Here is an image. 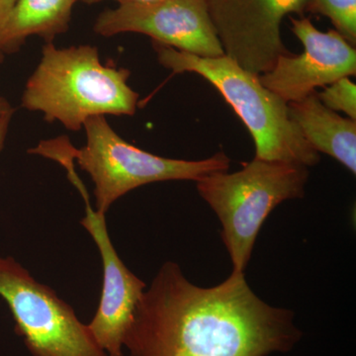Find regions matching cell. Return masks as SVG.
I'll use <instances>...</instances> for the list:
<instances>
[{
	"mask_svg": "<svg viewBox=\"0 0 356 356\" xmlns=\"http://www.w3.org/2000/svg\"><path fill=\"white\" fill-rule=\"evenodd\" d=\"M130 74L127 69L103 65L95 46L60 49L48 42L26 83L21 106L70 131L81 130L90 117L133 116L139 93L129 86Z\"/></svg>",
	"mask_w": 356,
	"mask_h": 356,
	"instance_id": "cell-2",
	"label": "cell"
},
{
	"mask_svg": "<svg viewBox=\"0 0 356 356\" xmlns=\"http://www.w3.org/2000/svg\"><path fill=\"white\" fill-rule=\"evenodd\" d=\"M159 64L175 74L194 72L221 93L250 131L255 159L314 166L318 153L288 113V105L261 83L259 76L243 70L224 55L203 58L153 41Z\"/></svg>",
	"mask_w": 356,
	"mask_h": 356,
	"instance_id": "cell-3",
	"label": "cell"
},
{
	"mask_svg": "<svg viewBox=\"0 0 356 356\" xmlns=\"http://www.w3.org/2000/svg\"><path fill=\"white\" fill-rule=\"evenodd\" d=\"M79 0H17L0 26V51H19L28 37L53 42L69 30L72 8Z\"/></svg>",
	"mask_w": 356,
	"mask_h": 356,
	"instance_id": "cell-12",
	"label": "cell"
},
{
	"mask_svg": "<svg viewBox=\"0 0 356 356\" xmlns=\"http://www.w3.org/2000/svg\"><path fill=\"white\" fill-rule=\"evenodd\" d=\"M293 313L266 303L245 273L199 287L166 261L136 308L129 356H266L298 341Z\"/></svg>",
	"mask_w": 356,
	"mask_h": 356,
	"instance_id": "cell-1",
	"label": "cell"
},
{
	"mask_svg": "<svg viewBox=\"0 0 356 356\" xmlns=\"http://www.w3.org/2000/svg\"><path fill=\"white\" fill-rule=\"evenodd\" d=\"M17 0H0V26L6 19L7 14L13 9Z\"/></svg>",
	"mask_w": 356,
	"mask_h": 356,
	"instance_id": "cell-16",
	"label": "cell"
},
{
	"mask_svg": "<svg viewBox=\"0 0 356 356\" xmlns=\"http://www.w3.org/2000/svg\"><path fill=\"white\" fill-rule=\"evenodd\" d=\"M13 109L10 102H9L6 98H4L3 96H0V117L6 114V112L11 111V110Z\"/></svg>",
	"mask_w": 356,
	"mask_h": 356,
	"instance_id": "cell-17",
	"label": "cell"
},
{
	"mask_svg": "<svg viewBox=\"0 0 356 356\" xmlns=\"http://www.w3.org/2000/svg\"><path fill=\"white\" fill-rule=\"evenodd\" d=\"M208 13L225 55L261 76L280 56L290 55L281 24L291 13L303 17L310 0H207Z\"/></svg>",
	"mask_w": 356,
	"mask_h": 356,
	"instance_id": "cell-7",
	"label": "cell"
},
{
	"mask_svg": "<svg viewBox=\"0 0 356 356\" xmlns=\"http://www.w3.org/2000/svg\"><path fill=\"white\" fill-rule=\"evenodd\" d=\"M119 3H152V2L161 1V0H116Z\"/></svg>",
	"mask_w": 356,
	"mask_h": 356,
	"instance_id": "cell-18",
	"label": "cell"
},
{
	"mask_svg": "<svg viewBox=\"0 0 356 356\" xmlns=\"http://www.w3.org/2000/svg\"><path fill=\"white\" fill-rule=\"evenodd\" d=\"M93 30L103 37L140 33L159 44L198 57L225 55L208 13L207 0L122 3L100 13Z\"/></svg>",
	"mask_w": 356,
	"mask_h": 356,
	"instance_id": "cell-8",
	"label": "cell"
},
{
	"mask_svg": "<svg viewBox=\"0 0 356 356\" xmlns=\"http://www.w3.org/2000/svg\"><path fill=\"white\" fill-rule=\"evenodd\" d=\"M318 99L332 111L344 112L350 119L356 120V86L350 76L343 77L322 92H317Z\"/></svg>",
	"mask_w": 356,
	"mask_h": 356,
	"instance_id": "cell-14",
	"label": "cell"
},
{
	"mask_svg": "<svg viewBox=\"0 0 356 356\" xmlns=\"http://www.w3.org/2000/svg\"><path fill=\"white\" fill-rule=\"evenodd\" d=\"M291 30L303 54L280 56L261 83L285 102H294L346 76H355L356 51L336 30L322 32L310 18L290 16Z\"/></svg>",
	"mask_w": 356,
	"mask_h": 356,
	"instance_id": "cell-9",
	"label": "cell"
},
{
	"mask_svg": "<svg viewBox=\"0 0 356 356\" xmlns=\"http://www.w3.org/2000/svg\"><path fill=\"white\" fill-rule=\"evenodd\" d=\"M0 297L32 356H108L74 309L11 257L0 255Z\"/></svg>",
	"mask_w": 356,
	"mask_h": 356,
	"instance_id": "cell-6",
	"label": "cell"
},
{
	"mask_svg": "<svg viewBox=\"0 0 356 356\" xmlns=\"http://www.w3.org/2000/svg\"><path fill=\"white\" fill-rule=\"evenodd\" d=\"M308 11L329 18L336 31L355 46L356 0H310Z\"/></svg>",
	"mask_w": 356,
	"mask_h": 356,
	"instance_id": "cell-13",
	"label": "cell"
},
{
	"mask_svg": "<svg viewBox=\"0 0 356 356\" xmlns=\"http://www.w3.org/2000/svg\"><path fill=\"white\" fill-rule=\"evenodd\" d=\"M86 144L70 146L77 165L88 172L95 184L96 211L106 214L115 201L128 192L154 182L194 180L211 173L226 172L229 159L222 152L202 161L163 158L147 153L122 139L105 116L84 122Z\"/></svg>",
	"mask_w": 356,
	"mask_h": 356,
	"instance_id": "cell-5",
	"label": "cell"
},
{
	"mask_svg": "<svg viewBox=\"0 0 356 356\" xmlns=\"http://www.w3.org/2000/svg\"><path fill=\"white\" fill-rule=\"evenodd\" d=\"M308 168L254 159L234 173L201 178L197 191L222 224V240L233 273H245L262 224L283 201L303 198Z\"/></svg>",
	"mask_w": 356,
	"mask_h": 356,
	"instance_id": "cell-4",
	"label": "cell"
},
{
	"mask_svg": "<svg viewBox=\"0 0 356 356\" xmlns=\"http://www.w3.org/2000/svg\"><path fill=\"white\" fill-rule=\"evenodd\" d=\"M81 1L86 2L88 4L97 3V2L102 1V0H81Z\"/></svg>",
	"mask_w": 356,
	"mask_h": 356,
	"instance_id": "cell-19",
	"label": "cell"
},
{
	"mask_svg": "<svg viewBox=\"0 0 356 356\" xmlns=\"http://www.w3.org/2000/svg\"><path fill=\"white\" fill-rule=\"evenodd\" d=\"M3 60H4V55H3V54L1 53V51H0V65L2 64V62H3Z\"/></svg>",
	"mask_w": 356,
	"mask_h": 356,
	"instance_id": "cell-20",
	"label": "cell"
},
{
	"mask_svg": "<svg viewBox=\"0 0 356 356\" xmlns=\"http://www.w3.org/2000/svg\"><path fill=\"white\" fill-rule=\"evenodd\" d=\"M288 113L316 151L329 154L356 172V122L325 107L317 91L298 102L287 103Z\"/></svg>",
	"mask_w": 356,
	"mask_h": 356,
	"instance_id": "cell-11",
	"label": "cell"
},
{
	"mask_svg": "<svg viewBox=\"0 0 356 356\" xmlns=\"http://www.w3.org/2000/svg\"><path fill=\"white\" fill-rule=\"evenodd\" d=\"M14 113H15V109L6 112V114L0 117V153L3 149L4 145H6L7 134H8L9 126H10Z\"/></svg>",
	"mask_w": 356,
	"mask_h": 356,
	"instance_id": "cell-15",
	"label": "cell"
},
{
	"mask_svg": "<svg viewBox=\"0 0 356 356\" xmlns=\"http://www.w3.org/2000/svg\"><path fill=\"white\" fill-rule=\"evenodd\" d=\"M86 203L81 221L95 241L103 266L102 294L88 329L108 356H123L124 343L146 284L125 266L110 238L105 214L93 209L81 180L74 184Z\"/></svg>",
	"mask_w": 356,
	"mask_h": 356,
	"instance_id": "cell-10",
	"label": "cell"
}]
</instances>
